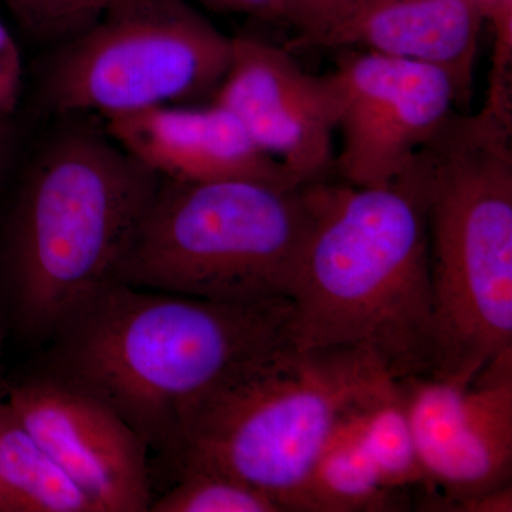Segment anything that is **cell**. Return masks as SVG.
Masks as SVG:
<instances>
[{
	"label": "cell",
	"mask_w": 512,
	"mask_h": 512,
	"mask_svg": "<svg viewBox=\"0 0 512 512\" xmlns=\"http://www.w3.org/2000/svg\"><path fill=\"white\" fill-rule=\"evenodd\" d=\"M485 19H491L498 30L511 28V0H481Z\"/></svg>",
	"instance_id": "cell-23"
},
{
	"label": "cell",
	"mask_w": 512,
	"mask_h": 512,
	"mask_svg": "<svg viewBox=\"0 0 512 512\" xmlns=\"http://www.w3.org/2000/svg\"><path fill=\"white\" fill-rule=\"evenodd\" d=\"M483 373H491V372H483ZM480 375H481V373H480ZM494 375H497V373H494ZM498 375H500V373H498ZM500 376H512V375H500Z\"/></svg>",
	"instance_id": "cell-26"
},
{
	"label": "cell",
	"mask_w": 512,
	"mask_h": 512,
	"mask_svg": "<svg viewBox=\"0 0 512 512\" xmlns=\"http://www.w3.org/2000/svg\"><path fill=\"white\" fill-rule=\"evenodd\" d=\"M150 512H285L268 495L237 478L183 468L170 490L154 498Z\"/></svg>",
	"instance_id": "cell-17"
},
{
	"label": "cell",
	"mask_w": 512,
	"mask_h": 512,
	"mask_svg": "<svg viewBox=\"0 0 512 512\" xmlns=\"http://www.w3.org/2000/svg\"><path fill=\"white\" fill-rule=\"evenodd\" d=\"M484 19L481 0H370L312 47L369 50L437 67L453 80L461 106L473 93Z\"/></svg>",
	"instance_id": "cell-13"
},
{
	"label": "cell",
	"mask_w": 512,
	"mask_h": 512,
	"mask_svg": "<svg viewBox=\"0 0 512 512\" xmlns=\"http://www.w3.org/2000/svg\"><path fill=\"white\" fill-rule=\"evenodd\" d=\"M3 383H5V379H3L2 370V326H0V389H2Z\"/></svg>",
	"instance_id": "cell-24"
},
{
	"label": "cell",
	"mask_w": 512,
	"mask_h": 512,
	"mask_svg": "<svg viewBox=\"0 0 512 512\" xmlns=\"http://www.w3.org/2000/svg\"><path fill=\"white\" fill-rule=\"evenodd\" d=\"M357 410L340 421L316 461L306 488V511H380L389 507L392 491L383 487L360 440Z\"/></svg>",
	"instance_id": "cell-15"
},
{
	"label": "cell",
	"mask_w": 512,
	"mask_h": 512,
	"mask_svg": "<svg viewBox=\"0 0 512 512\" xmlns=\"http://www.w3.org/2000/svg\"><path fill=\"white\" fill-rule=\"evenodd\" d=\"M22 86V56L12 33L0 19V123L18 106Z\"/></svg>",
	"instance_id": "cell-20"
},
{
	"label": "cell",
	"mask_w": 512,
	"mask_h": 512,
	"mask_svg": "<svg viewBox=\"0 0 512 512\" xmlns=\"http://www.w3.org/2000/svg\"><path fill=\"white\" fill-rule=\"evenodd\" d=\"M161 178L109 134L50 141L10 214L2 275L13 326L47 343L117 275Z\"/></svg>",
	"instance_id": "cell-3"
},
{
	"label": "cell",
	"mask_w": 512,
	"mask_h": 512,
	"mask_svg": "<svg viewBox=\"0 0 512 512\" xmlns=\"http://www.w3.org/2000/svg\"><path fill=\"white\" fill-rule=\"evenodd\" d=\"M356 419L360 440L386 490L427 488L399 380L360 407Z\"/></svg>",
	"instance_id": "cell-16"
},
{
	"label": "cell",
	"mask_w": 512,
	"mask_h": 512,
	"mask_svg": "<svg viewBox=\"0 0 512 512\" xmlns=\"http://www.w3.org/2000/svg\"><path fill=\"white\" fill-rule=\"evenodd\" d=\"M453 507V511L466 512H511L512 511V485L498 488L490 493L476 495V497L463 498L444 504Z\"/></svg>",
	"instance_id": "cell-22"
},
{
	"label": "cell",
	"mask_w": 512,
	"mask_h": 512,
	"mask_svg": "<svg viewBox=\"0 0 512 512\" xmlns=\"http://www.w3.org/2000/svg\"><path fill=\"white\" fill-rule=\"evenodd\" d=\"M106 123V133L161 180L305 184L262 153L234 116L212 101L207 107H154Z\"/></svg>",
	"instance_id": "cell-12"
},
{
	"label": "cell",
	"mask_w": 512,
	"mask_h": 512,
	"mask_svg": "<svg viewBox=\"0 0 512 512\" xmlns=\"http://www.w3.org/2000/svg\"><path fill=\"white\" fill-rule=\"evenodd\" d=\"M6 2H8L9 5L16 10V12H18L20 5H22V0H6Z\"/></svg>",
	"instance_id": "cell-25"
},
{
	"label": "cell",
	"mask_w": 512,
	"mask_h": 512,
	"mask_svg": "<svg viewBox=\"0 0 512 512\" xmlns=\"http://www.w3.org/2000/svg\"><path fill=\"white\" fill-rule=\"evenodd\" d=\"M0 399L97 512L150 511L148 448L109 406L39 372L5 380Z\"/></svg>",
	"instance_id": "cell-10"
},
{
	"label": "cell",
	"mask_w": 512,
	"mask_h": 512,
	"mask_svg": "<svg viewBox=\"0 0 512 512\" xmlns=\"http://www.w3.org/2000/svg\"><path fill=\"white\" fill-rule=\"evenodd\" d=\"M394 382L362 350L288 343L191 407L174 466L237 478L284 511H306L309 478L340 421Z\"/></svg>",
	"instance_id": "cell-5"
},
{
	"label": "cell",
	"mask_w": 512,
	"mask_h": 512,
	"mask_svg": "<svg viewBox=\"0 0 512 512\" xmlns=\"http://www.w3.org/2000/svg\"><path fill=\"white\" fill-rule=\"evenodd\" d=\"M289 298L295 348L362 350L396 380L437 375L429 229L409 165L383 187L319 181Z\"/></svg>",
	"instance_id": "cell-2"
},
{
	"label": "cell",
	"mask_w": 512,
	"mask_h": 512,
	"mask_svg": "<svg viewBox=\"0 0 512 512\" xmlns=\"http://www.w3.org/2000/svg\"><path fill=\"white\" fill-rule=\"evenodd\" d=\"M427 487L444 504L511 485L512 377L399 380Z\"/></svg>",
	"instance_id": "cell-11"
},
{
	"label": "cell",
	"mask_w": 512,
	"mask_h": 512,
	"mask_svg": "<svg viewBox=\"0 0 512 512\" xmlns=\"http://www.w3.org/2000/svg\"><path fill=\"white\" fill-rule=\"evenodd\" d=\"M291 298L221 302L116 282L49 340L39 373L96 397L175 461L191 407L291 340Z\"/></svg>",
	"instance_id": "cell-1"
},
{
	"label": "cell",
	"mask_w": 512,
	"mask_h": 512,
	"mask_svg": "<svg viewBox=\"0 0 512 512\" xmlns=\"http://www.w3.org/2000/svg\"><path fill=\"white\" fill-rule=\"evenodd\" d=\"M232 36L187 0H116L77 32L47 74L60 113L116 119L214 96Z\"/></svg>",
	"instance_id": "cell-7"
},
{
	"label": "cell",
	"mask_w": 512,
	"mask_h": 512,
	"mask_svg": "<svg viewBox=\"0 0 512 512\" xmlns=\"http://www.w3.org/2000/svg\"><path fill=\"white\" fill-rule=\"evenodd\" d=\"M116 0H22L20 15L59 32H79Z\"/></svg>",
	"instance_id": "cell-19"
},
{
	"label": "cell",
	"mask_w": 512,
	"mask_h": 512,
	"mask_svg": "<svg viewBox=\"0 0 512 512\" xmlns=\"http://www.w3.org/2000/svg\"><path fill=\"white\" fill-rule=\"evenodd\" d=\"M316 185L161 180L117 282L221 302L289 298Z\"/></svg>",
	"instance_id": "cell-6"
},
{
	"label": "cell",
	"mask_w": 512,
	"mask_h": 512,
	"mask_svg": "<svg viewBox=\"0 0 512 512\" xmlns=\"http://www.w3.org/2000/svg\"><path fill=\"white\" fill-rule=\"evenodd\" d=\"M198 2L214 12L251 16V18L279 23L278 0H198Z\"/></svg>",
	"instance_id": "cell-21"
},
{
	"label": "cell",
	"mask_w": 512,
	"mask_h": 512,
	"mask_svg": "<svg viewBox=\"0 0 512 512\" xmlns=\"http://www.w3.org/2000/svg\"><path fill=\"white\" fill-rule=\"evenodd\" d=\"M211 101L302 183L328 180L333 173L340 94L332 73L315 76L285 47L232 36L227 73Z\"/></svg>",
	"instance_id": "cell-9"
},
{
	"label": "cell",
	"mask_w": 512,
	"mask_h": 512,
	"mask_svg": "<svg viewBox=\"0 0 512 512\" xmlns=\"http://www.w3.org/2000/svg\"><path fill=\"white\" fill-rule=\"evenodd\" d=\"M429 229L437 377L473 383L512 350L510 114L454 111L409 163Z\"/></svg>",
	"instance_id": "cell-4"
},
{
	"label": "cell",
	"mask_w": 512,
	"mask_h": 512,
	"mask_svg": "<svg viewBox=\"0 0 512 512\" xmlns=\"http://www.w3.org/2000/svg\"><path fill=\"white\" fill-rule=\"evenodd\" d=\"M0 512H97L0 399Z\"/></svg>",
	"instance_id": "cell-14"
},
{
	"label": "cell",
	"mask_w": 512,
	"mask_h": 512,
	"mask_svg": "<svg viewBox=\"0 0 512 512\" xmlns=\"http://www.w3.org/2000/svg\"><path fill=\"white\" fill-rule=\"evenodd\" d=\"M370 0H278L279 23L296 30L289 46L312 47Z\"/></svg>",
	"instance_id": "cell-18"
},
{
	"label": "cell",
	"mask_w": 512,
	"mask_h": 512,
	"mask_svg": "<svg viewBox=\"0 0 512 512\" xmlns=\"http://www.w3.org/2000/svg\"><path fill=\"white\" fill-rule=\"evenodd\" d=\"M332 74L340 94L342 147L333 173L355 187H383L460 106L437 67L362 49H340Z\"/></svg>",
	"instance_id": "cell-8"
}]
</instances>
